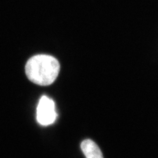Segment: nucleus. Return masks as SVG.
I'll list each match as a JSON object with an SVG mask.
<instances>
[{"label": "nucleus", "mask_w": 158, "mask_h": 158, "mask_svg": "<svg viewBox=\"0 0 158 158\" xmlns=\"http://www.w3.org/2000/svg\"><path fill=\"white\" fill-rule=\"evenodd\" d=\"M60 65L57 59L48 55H37L31 57L25 66L26 75L30 81L40 86L50 85L56 81Z\"/></svg>", "instance_id": "obj_1"}, {"label": "nucleus", "mask_w": 158, "mask_h": 158, "mask_svg": "<svg viewBox=\"0 0 158 158\" xmlns=\"http://www.w3.org/2000/svg\"><path fill=\"white\" fill-rule=\"evenodd\" d=\"M57 114L55 103L48 97L44 96L39 101L36 109V119L41 125L47 126L56 121Z\"/></svg>", "instance_id": "obj_2"}, {"label": "nucleus", "mask_w": 158, "mask_h": 158, "mask_svg": "<svg viewBox=\"0 0 158 158\" xmlns=\"http://www.w3.org/2000/svg\"><path fill=\"white\" fill-rule=\"evenodd\" d=\"M81 148L86 158H104L100 148L90 139H86L82 141Z\"/></svg>", "instance_id": "obj_3"}]
</instances>
